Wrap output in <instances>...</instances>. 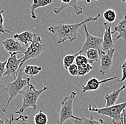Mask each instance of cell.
Segmentation results:
<instances>
[{"label":"cell","mask_w":126,"mask_h":124,"mask_svg":"<svg viewBox=\"0 0 126 124\" xmlns=\"http://www.w3.org/2000/svg\"><path fill=\"white\" fill-rule=\"evenodd\" d=\"M115 32H118V35L115 38L114 41H116L118 39H123L126 42V16L123 17L122 20L118 22L113 30H112V34Z\"/></svg>","instance_id":"cell-14"},{"label":"cell","mask_w":126,"mask_h":124,"mask_svg":"<svg viewBox=\"0 0 126 124\" xmlns=\"http://www.w3.org/2000/svg\"><path fill=\"white\" fill-rule=\"evenodd\" d=\"M35 33H33L30 31H24L19 33V34H15L13 35L14 39H16L18 42H22L25 46L28 47L30 45V43L31 44L33 38L34 37Z\"/></svg>","instance_id":"cell-15"},{"label":"cell","mask_w":126,"mask_h":124,"mask_svg":"<svg viewBox=\"0 0 126 124\" xmlns=\"http://www.w3.org/2000/svg\"><path fill=\"white\" fill-rule=\"evenodd\" d=\"M126 108V101L122 103L115 104L110 107H104L98 108L96 106L89 105L88 110L90 111L95 112L101 116H106L110 117L113 124H123V113Z\"/></svg>","instance_id":"cell-3"},{"label":"cell","mask_w":126,"mask_h":124,"mask_svg":"<svg viewBox=\"0 0 126 124\" xmlns=\"http://www.w3.org/2000/svg\"><path fill=\"white\" fill-rule=\"evenodd\" d=\"M70 124H79L78 121H75V120L73 122H70Z\"/></svg>","instance_id":"cell-33"},{"label":"cell","mask_w":126,"mask_h":124,"mask_svg":"<svg viewBox=\"0 0 126 124\" xmlns=\"http://www.w3.org/2000/svg\"><path fill=\"white\" fill-rule=\"evenodd\" d=\"M34 122L35 124H47L48 123L47 116L42 110H39L36 115H34Z\"/></svg>","instance_id":"cell-22"},{"label":"cell","mask_w":126,"mask_h":124,"mask_svg":"<svg viewBox=\"0 0 126 124\" xmlns=\"http://www.w3.org/2000/svg\"><path fill=\"white\" fill-rule=\"evenodd\" d=\"M52 3V0H34L32 5H30L31 17L33 19H37V15L35 14V10L39 7H45L47 5Z\"/></svg>","instance_id":"cell-17"},{"label":"cell","mask_w":126,"mask_h":124,"mask_svg":"<svg viewBox=\"0 0 126 124\" xmlns=\"http://www.w3.org/2000/svg\"><path fill=\"white\" fill-rule=\"evenodd\" d=\"M2 45L9 54L12 53H22L24 54L26 51L27 47L22 45L18 41H16L14 38H7L4 39L2 42Z\"/></svg>","instance_id":"cell-10"},{"label":"cell","mask_w":126,"mask_h":124,"mask_svg":"<svg viewBox=\"0 0 126 124\" xmlns=\"http://www.w3.org/2000/svg\"><path fill=\"white\" fill-rule=\"evenodd\" d=\"M126 86L125 85H122L120 88H118L117 90L112 91L111 93L109 94H106L105 95V99L106 101V104H105V107H110L112 106H115L116 104L117 100L119 98V95L120 93L126 89Z\"/></svg>","instance_id":"cell-16"},{"label":"cell","mask_w":126,"mask_h":124,"mask_svg":"<svg viewBox=\"0 0 126 124\" xmlns=\"http://www.w3.org/2000/svg\"><path fill=\"white\" fill-rule=\"evenodd\" d=\"M46 48V44L42 43V38L38 33H35L34 37L31 44L27 47L26 51L24 53V56L22 57V61L19 65V70H21L22 66L27 60L39 57L44 52Z\"/></svg>","instance_id":"cell-6"},{"label":"cell","mask_w":126,"mask_h":124,"mask_svg":"<svg viewBox=\"0 0 126 124\" xmlns=\"http://www.w3.org/2000/svg\"><path fill=\"white\" fill-rule=\"evenodd\" d=\"M17 53L9 54V57L7 60L6 65V71L4 73V77L13 76L15 80L19 71V65L22 61V57L18 59L16 57Z\"/></svg>","instance_id":"cell-9"},{"label":"cell","mask_w":126,"mask_h":124,"mask_svg":"<svg viewBox=\"0 0 126 124\" xmlns=\"http://www.w3.org/2000/svg\"><path fill=\"white\" fill-rule=\"evenodd\" d=\"M7 60L4 62L0 61V81L4 80V73L6 71V65H7ZM0 87L1 88V85H0Z\"/></svg>","instance_id":"cell-28"},{"label":"cell","mask_w":126,"mask_h":124,"mask_svg":"<svg viewBox=\"0 0 126 124\" xmlns=\"http://www.w3.org/2000/svg\"><path fill=\"white\" fill-rule=\"evenodd\" d=\"M85 54H86L87 58L92 63L97 62L100 57L99 51L95 49H91V50H87V52H85Z\"/></svg>","instance_id":"cell-23"},{"label":"cell","mask_w":126,"mask_h":124,"mask_svg":"<svg viewBox=\"0 0 126 124\" xmlns=\"http://www.w3.org/2000/svg\"><path fill=\"white\" fill-rule=\"evenodd\" d=\"M116 79H117V77H112V78L104 79V80H99L97 78H90V79H89L87 80L86 84L82 87V92L85 93L87 91L97 90L100 88V85L102 84V83L109 82V81L113 80H116Z\"/></svg>","instance_id":"cell-12"},{"label":"cell","mask_w":126,"mask_h":124,"mask_svg":"<svg viewBox=\"0 0 126 124\" xmlns=\"http://www.w3.org/2000/svg\"><path fill=\"white\" fill-rule=\"evenodd\" d=\"M4 11V10H0V33L3 35H6L7 33H11V32L8 30L4 27V17H3V14Z\"/></svg>","instance_id":"cell-26"},{"label":"cell","mask_w":126,"mask_h":124,"mask_svg":"<svg viewBox=\"0 0 126 124\" xmlns=\"http://www.w3.org/2000/svg\"><path fill=\"white\" fill-rule=\"evenodd\" d=\"M83 28H84L85 34V40L79 51L81 53H83V52L85 53L87 50H91V49H95V50H97L98 51L102 50H101L102 43V37H96L90 34V32L87 30L86 24L83 25Z\"/></svg>","instance_id":"cell-7"},{"label":"cell","mask_w":126,"mask_h":124,"mask_svg":"<svg viewBox=\"0 0 126 124\" xmlns=\"http://www.w3.org/2000/svg\"><path fill=\"white\" fill-rule=\"evenodd\" d=\"M121 70H122V78L120 79V80H118L119 82H123L126 80V58L121 65Z\"/></svg>","instance_id":"cell-30"},{"label":"cell","mask_w":126,"mask_h":124,"mask_svg":"<svg viewBox=\"0 0 126 124\" xmlns=\"http://www.w3.org/2000/svg\"><path fill=\"white\" fill-rule=\"evenodd\" d=\"M14 121H15V117L13 115H12L9 119H7V118L6 120L0 119V124H12Z\"/></svg>","instance_id":"cell-31"},{"label":"cell","mask_w":126,"mask_h":124,"mask_svg":"<svg viewBox=\"0 0 126 124\" xmlns=\"http://www.w3.org/2000/svg\"><path fill=\"white\" fill-rule=\"evenodd\" d=\"M68 72L72 76H78V66L74 63L67 68Z\"/></svg>","instance_id":"cell-27"},{"label":"cell","mask_w":126,"mask_h":124,"mask_svg":"<svg viewBox=\"0 0 126 124\" xmlns=\"http://www.w3.org/2000/svg\"><path fill=\"white\" fill-rule=\"evenodd\" d=\"M79 124H105V121L101 116L99 119H95L93 116L90 118H80V120L78 121Z\"/></svg>","instance_id":"cell-19"},{"label":"cell","mask_w":126,"mask_h":124,"mask_svg":"<svg viewBox=\"0 0 126 124\" xmlns=\"http://www.w3.org/2000/svg\"><path fill=\"white\" fill-rule=\"evenodd\" d=\"M105 27V32L103 34L102 43V51L104 53H106L107 51L114 49V40L112 37V24L108 22H104Z\"/></svg>","instance_id":"cell-11"},{"label":"cell","mask_w":126,"mask_h":124,"mask_svg":"<svg viewBox=\"0 0 126 124\" xmlns=\"http://www.w3.org/2000/svg\"><path fill=\"white\" fill-rule=\"evenodd\" d=\"M82 53L80 51H79L78 53L75 54H67L63 58V66L64 68V69L67 70V68L72 65V64H74V62L75 61V58L78 54H81Z\"/></svg>","instance_id":"cell-20"},{"label":"cell","mask_w":126,"mask_h":124,"mask_svg":"<svg viewBox=\"0 0 126 124\" xmlns=\"http://www.w3.org/2000/svg\"><path fill=\"white\" fill-rule=\"evenodd\" d=\"M66 7L72 8L73 12H75L78 15H80L83 14V9L82 7L78 5V0H74V1L61 0V5L59 7L55 8L53 11L55 14H59Z\"/></svg>","instance_id":"cell-13"},{"label":"cell","mask_w":126,"mask_h":124,"mask_svg":"<svg viewBox=\"0 0 126 124\" xmlns=\"http://www.w3.org/2000/svg\"><path fill=\"white\" fill-rule=\"evenodd\" d=\"M75 64L79 66V65H85V64H87V63H90V64H92V62H90L87 58V57L84 56V55H82V54H78L76 58H75Z\"/></svg>","instance_id":"cell-25"},{"label":"cell","mask_w":126,"mask_h":124,"mask_svg":"<svg viewBox=\"0 0 126 124\" xmlns=\"http://www.w3.org/2000/svg\"><path fill=\"white\" fill-rule=\"evenodd\" d=\"M115 52V49H112L106 53L103 51H99L100 58V72L102 75L106 74L112 68L113 64V56Z\"/></svg>","instance_id":"cell-8"},{"label":"cell","mask_w":126,"mask_h":124,"mask_svg":"<svg viewBox=\"0 0 126 124\" xmlns=\"http://www.w3.org/2000/svg\"><path fill=\"white\" fill-rule=\"evenodd\" d=\"M100 14H97L94 17H87L83 21L75 24L61 23L48 27V31L54 34L57 37V44H61L66 41L73 42L78 38V31L81 27L89 22L97 21Z\"/></svg>","instance_id":"cell-1"},{"label":"cell","mask_w":126,"mask_h":124,"mask_svg":"<svg viewBox=\"0 0 126 124\" xmlns=\"http://www.w3.org/2000/svg\"><path fill=\"white\" fill-rule=\"evenodd\" d=\"M42 70V67L37 66V65H27L24 68L23 72L25 73L26 75H28L30 76H35L38 73H39Z\"/></svg>","instance_id":"cell-18"},{"label":"cell","mask_w":126,"mask_h":124,"mask_svg":"<svg viewBox=\"0 0 126 124\" xmlns=\"http://www.w3.org/2000/svg\"><path fill=\"white\" fill-rule=\"evenodd\" d=\"M29 117L27 115H19L15 118V121L17 124H27Z\"/></svg>","instance_id":"cell-29"},{"label":"cell","mask_w":126,"mask_h":124,"mask_svg":"<svg viewBox=\"0 0 126 124\" xmlns=\"http://www.w3.org/2000/svg\"><path fill=\"white\" fill-rule=\"evenodd\" d=\"M76 95L77 93L72 91L63 98L59 110V121L57 124H63L70 118H73L75 121L80 120V118L75 116L73 114V102Z\"/></svg>","instance_id":"cell-5"},{"label":"cell","mask_w":126,"mask_h":124,"mask_svg":"<svg viewBox=\"0 0 126 124\" xmlns=\"http://www.w3.org/2000/svg\"><path fill=\"white\" fill-rule=\"evenodd\" d=\"M123 124H126V111H124V113H123Z\"/></svg>","instance_id":"cell-32"},{"label":"cell","mask_w":126,"mask_h":124,"mask_svg":"<svg viewBox=\"0 0 126 124\" xmlns=\"http://www.w3.org/2000/svg\"><path fill=\"white\" fill-rule=\"evenodd\" d=\"M93 68L90 63L79 65L78 66V76H84L93 70Z\"/></svg>","instance_id":"cell-24"},{"label":"cell","mask_w":126,"mask_h":124,"mask_svg":"<svg viewBox=\"0 0 126 124\" xmlns=\"http://www.w3.org/2000/svg\"><path fill=\"white\" fill-rule=\"evenodd\" d=\"M23 73V70H19L15 80H14V81L11 83H7L5 86V88H3V90H4L9 94V96L5 106L2 109V111L4 113H7V108L10 102L13 99H15L19 94H22V90L25 87H27L30 84V78H27L24 79L22 78Z\"/></svg>","instance_id":"cell-4"},{"label":"cell","mask_w":126,"mask_h":124,"mask_svg":"<svg viewBox=\"0 0 126 124\" xmlns=\"http://www.w3.org/2000/svg\"><path fill=\"white\" fill-rule=\"evenodd\" d=\"M49 89V88L48 86H45L40 90H36L34 85L30 83L27 86V89L25 91H22V106L18 110L15 111V113L20 115L26 109L29 108H32L33 110H35L37 108V101L40 95Z\"/></svg>","instance_id":"cell-2"},{"label":"cell","mask_w":126,"mask_h":124,"mask_svg":"<svg viewBox=\"0 0 126 124\" xmlns=\"http://www.w3.org/2000/svg\"><path fill=\"white\" fill-rule=\"evenodd\" d=\"M103 17L105 19L106 22L112 24L115 21V19L117 18V15H116V12L113 9H108L104 12Z\"/></svg>","instance_id":"cell-21"}]
</instances>
